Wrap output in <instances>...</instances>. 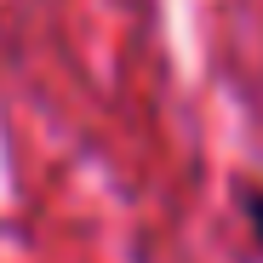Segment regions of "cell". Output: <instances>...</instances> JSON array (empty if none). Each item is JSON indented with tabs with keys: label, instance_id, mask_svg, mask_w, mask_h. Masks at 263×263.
<instances>
[{
	"label": "cell",
	"instance_id": "1",
	"mask_svg": "<svg viewBox=\"0 0 263 263\" xmlns=\"http://www.w3.org/2000/svg\"><path fill=\"white\" fill-rule=\"evenodd\" d=\"M246 223H252V235L263 246V189H246Z\"/></svg>",
	"mask_w": 263,
	"mask_h": 263
}]
</instances>
